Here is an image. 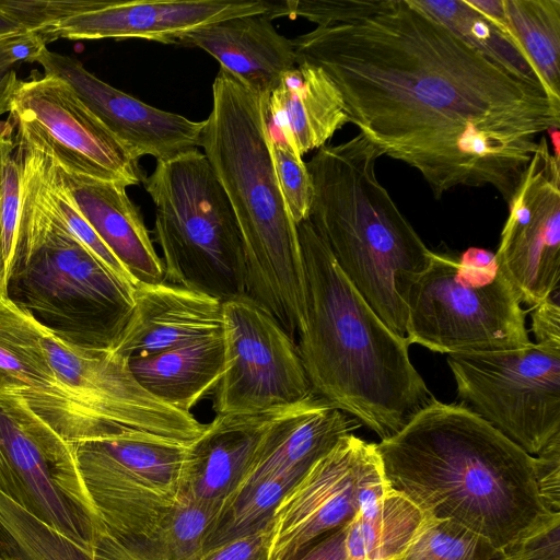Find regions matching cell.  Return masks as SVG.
I'll return each instance as SVG.
<instances>
[{"label": "cell", "instance_id": "ab89813d", "mask_svg": "<svg viewBox=\"0 0 560 560\" xmlns=\"http://www.w3.org/2000/svg\"><path fill=\"white\" fill-rule=\"evenodd\" d=\"M532 330L535 339L560 340V307L552 296L532 307Z\"/></svg>", "mask_w": 560, "mask_h": 560}, {"label": "cell", "instance_id": "7402d4cb", "mask_svg": "<svg viewBox=\"0 0 560 560\" xmlns=\"http://www.w3.org/2000/svg\"><path fill=\"white\" fill-rule=\"evenodd\" d=\"M179 45L199 47L254 93L269 97L296 63L291 39L266 14L243 15L187 33Z\"/></svg>", "mask_w": 560, "mask_h": 560}, {"label": "cell", "instance_id": "277c9868", "mask_svg": "<svg viewBox=\"0 0 560 560\" xmlns=\"http://www.w3.org/2000/svg\"><path fill=\"white\" fill-rule=\"evenodd\" d=\"M267 103L220 68L200 147L242 234L247 294L294 340L306 326L307 283L298 228L273 167Z\"/></svg>", "mask_w": 560, "mask_h": 560}, {"label": "cell", "instance_id": "d590c367", "mask_svg": "<svg viewBox=\"0 0 560 560\" xmlns=\"http://www.w3.org/2000/svg\"><path fill=\"white\" fill-rule=\"evenodd\" d=\"M46 47L37 33H24L0 40V116L10 113L11 103L22 81L14 69L20 62H34Z\"/></svg>", "mask_w": 560, "mask_h": 560}, {"label": "cell", "instance_id": "9a60e30c", "mask_svg": "<svg viewBox=\"0 0 560 560\" xmlns=\"http://www.w3.org/2000/svg\"><path fill=\"white\" fill-rule=\"evenodd\" d=\"M508 206L495 258L521 303L534 307L560 280V156L545 135Z\"/></svg>", "mask_w": 560, "mask_h": 560}, {"label": "cell", "instance_id": "4316f807", "mask_svg": "<svg viewBox=\"0 0 560 560\" xmlns=\"http://www.w3.org/2000/svg\"><path fill=\"white\" fill-rule=\"evenodd\" d=\"M423 518L421 510L390 488L376 504L348 523L346 560H393L407 547Z\"/></svg>", "mask_w": 560, "mask_h": 560}, {"label": "cell", "instance_id": "ffe728a7", "mask_svg": "<svg viewBox=\"0 0 560 560\" xmlns=\"http://www.w3.org/2000/svg\"><path fill=\"white\" fill-rule=\"evenodd\" d=\"M222 301L166 283H138L135 305L113 351L126 359L152 355L222 334Z\"/></svg>", "mask_w": 560, "mask_h": 560}, {"label": "cell", "instance_id": "ba28073f", "mask_svg": "<svg viewBox=\"0 0 560 560\" xmlns=\"http://www.w3.org/2000/svg\"><path fill=\"white\" fill-rule=\"evenodd\" d=\"M187 444L128 430L73 444L80 477L104 528L97 560H155L178 498Z\"/></svg>", "mask_w": 560, "mask_h": 560}, {"label": "cell", "instance_id": "30bf717a", "mask_svg": "<svg viewBox=\"0 0 560 560\" xmlns=\"http://www.w3.org/2000/svg\"><path fill=\"white\" fill-rule=\"evenodd\" d=\"M406 340L440 353L514 350L532 341L525 312L495 254L432 252L407 300Z\"/></svg>", "mask_w": 560, "mask_h": 560}, {"label": "cell", "instance_id": "83f0119b", "mask_svg": "<svg viewBox=\"0 0 560 560\" xmlns=\"http://www.w3.org/2000/svg\"><path fill=\"white\" fill-rule=\"evenodd\" d=\"M42 338L35 319L8 299L0 302V390L36 392L55 383Z\"/></svg>", "mask_w": 560, "mask_h": 560}, {"label": "cell", "instance_id": "44dd1931", "mask_svg": "<svg viewBox=\"0 0 560 560\" xmlns=\"http://www.w3.org/2000/svg\"><path fill=\"white\" fill-rule=\"evenodd\" d=\"M56 165L79 211L133 281L137 284L163 282V261L139 209L126 191L127 186L75 175Z\"/></svg>", "mask_w": 560, "mask_h": 560}, {"label": "cell", "instance_id": "e0dca14e", "mask_svg": "<svg viewBox=\"0 0 560 560\" xmlns=\"http://www.w3.org/2000/svg\"><path fill=\"white\" fill-rule=\"evenodd\" d=\"M44 75L65 81L84 106L136 158L167 160L200 147L205 120L165 112L107 84L75 58L44 47L35 61Z\"/></svg>", "mask_w": 560, "mask_h": 560}, {"label": "cell", "instance_id": "52a82bcc", "mask_svg": "<svg viewBox=\"0 0 560 560\" xmlns=\"http://www.w3.org/2000/svg\"><path fill=\"white\" fill-rule=\"evenodd\" d=\"M143 183L155 205L165 279L222 302L247 294L242 234L206 155L192 149L156 161Z\"/></svg>", "mask_w": 560, "mask_h": 560}, {"label": "cell", "instance_id": "1f68e13d", "mask_svg": "<svg viewBox=\"0 0 560 560\" xmlns=\"http://www.w3.org/2000/svg\"><path fill=\"white\" fill-rule=\"evenodd\" d=\"M393 560H506L503 549L448 518L423 513L415 535Z\"/></svg>", "mask_w": 560, "mask_h": 560}, {"label": "cell", "instance_id": "7a4b0ae2", "mask_svg": "<svg viewBox=\"0 0 560 560\" xmlns=\"http://www.w3.org/2000/svg\"><path fill=\"white\" fill-rule=\"evenodd\" d=\"M376 450L390 487L422 513L504 549L560 513L542 504L535 457L462 404L434 397Z\"/></svg>", "mask_w": 560, "mask_h": 560}, {"label": "cell", "instance_id": "8fae6325", "mask_svg": "<svg viewBox=\"0 0 560 560\" xmlns=\"http://www.w3.org/2000/svg\"><path fill=\"white\" fill-rule=\"evenodd\" d=\"M460 404L532 456L560 438V340L447 354Z\"/></svg>", "mask_w": 560, "mask_h": 560}, {"label": "cell", "instance_id": "9c48e42d", "mask_svg": "<svg viewBox=\"0 0 560 560\" xmlns=\"http://www.w3.org/2000/svg\"><path fill=\"white\" fill-rule=\"evenodd\" d=\"M42 340L55 383L43 390L9 393L66 442L136 430L188 444L205 430L206 424L191 412L179 411L148 393L132 375L128 359L113 350L74 348L44 328Z\"/></svg>", "mask_w": 560, "mask_h": 560}, {"label": "cell", "instance_id": "2e32d148", "mask_svg": "<svg viewBox=\"0 0 560 560\" xmlns=\"http://www.w3.org/2000/svg\"><path fill=\"white\" fill-rule=\"evenodd\" d=\"M375 443L343 436L282 497L272 522L269 560H291L347 525L359 510V481Z\"/></svg>", "mask_w": 560, "mask_h": 560}, {"label": "cell", "instance_id": "3957f363", "mask_svg": "<svg viewBox=\"0 0 560 560\" xmlns=\"http://www.w3.org/2000/svg\"><path fill=\"white\" fill-rule=\"evenodd\" d=\"M296 228L307 283L298 351L312 392L385 440L433 396L407 340L368 304L310 220Z\"/></svg>", "mask_w": 560, "mask_h": 560}, {"label": "cell", "instance_id": "484cf974", "mask_svg": "<svg viewBox=\"0 0 560 560\" xmlns=\"http://www.w3.org/2000/svg\"><path fill=\"white\" fill-rule=\"evenodd\" d=\"M526 57L539 84L560 101V0H466Z\"/></svg>", "mask_w": 560, "mask_h": 560}, {"label": "cell", "instance_id": "b9f144b4", "mask_svg": "<svg viewBox=\"0 0 560 560\" xmlns=\"http://www.w3.org/2000/svg\"><path fill=\"white\" fill-rule=\"evenodd\" d=\"M3 126L0 127V183H1V147L3 139ZM7 275L8 267L4 257L3 249V235H2V223H1V211H0V302L7 299Z\"/></svg>", "mask_w": 560, "mask_h": 560}, {"label": "cell", "instance_id": "74e56055", "mask_svg": "<svg viewBox=\"0 0 560 560\" xmlns=\"http://www.w3.org/2000/svg\"><path fill=\"white\" fill-rule=\"evenodd\" d=\"M534 457L539 498L547 510L560 513V438L551 441Z\"/></svg>", "mask_w": 560, "mask_h": 560}, {"label": "cell", "instance_id": "60d3db41", "mask_svg": "<svg viewBox=\"0 0 560 560\" xmlns=\"http://www.w3.org/2000/svg\"><path fill=\"white\" fill-rule=\"evenodd\" d=\"M347 525L322 537L291 560H346Z\"/></svg>", "mask_w": 560, "mask_h": 560}, {"label": "cell", "instance_id": "d6986e66", "mask_svg": "<svg viewBox=\"0 0 560 560\" xmlns=\"http://www.w3.org/2000/svg\"><path fill=\"white\" fill-rule=\"evenodd\" d=\"M281 410L217 415L186 446L178 497L218 514L244 481L265 432Z\"/></svg>", "mask_w": 560, "mask_h": 560}, {"label": "cell", "instance_id": "f35d334b", "mask_svg": "<svg viewBox=\"0 0 560 560\" xmlns=\"http://www.w3.org/2000/svg\"><path fill=\"white\" fill-rule=\"evenodd\" d=\"M272 524L205 551L197 560H269Z\"/></svg>", "mask_w": 560, "mask_h": 560}, {"label": "cell", "instance_id": "7c38bea8", "mask_svg": "<svg viewBox=\"0 0 560 560\" xmlns=\"http://www.w3.org/2000/svg\"><path fill=\"white\" fill-rule=\"evenodd\" d=\"M0 491L94 553L104 530L66 442L16 395L0 390Z\"/></svg>", "mask_w": 560, "mask_h": 560}, {"label": "cell", "instance_id": "836d02e7", "mask_svg": "<svg viewBox=\"0 0 560 560\" xmlns=\"http://www.w3.org/2000/svg\"><path fill=\"white\" fill-rule=\"evenodd\" d=\"M270 151L277 180L294 223L308 219L313 198L312 177L306 163L284 141L271 138Z\"/></svg>", "mask_w": 560, "mask_h": 560}, {"label": "cell", "instance_id": "5b68a950", "mask_svg": "<svg viewBox=\"0 0 560 560\" xmlns=\"http://www.w3.org/2000/svg\"><path fill=\"white\" fill-rule=\"evenodd\" d=\"M380 156L361 132L319 148L306 163L313 184L308 220L368 304L405 338L408 291L432 250L378 182Z\"/></svg>", "mask_w": 560, "mask_h": 560}, {"label": "cell", "instance_id": "ac0fdd59", "mask_svg": "<svg viewBox=\"0 0 560 560\" xmlns=\"http://www.w3.org/2000/svg\"><path fill=\"white\" fill-rule=\"evenodd\" d=\"M264 0H100L86 12L68 18L39 34L45 43L59 38H143L177 44L189 32L222 20L267 14Z\"/></svg>", "mask_w": 560, "mask_h": 560}, {"label": "cell", "instance_id": "4fadbf2b", "mask_svg": "<svg viewBox=\"0 0 560 560\" xmlns=\"http://www.w3.org/2000/svg\"><path fill=\"white\" fill-rule=\"evenodd\" d=\"M224 370L214 388L217 415H259L313 396L298 346L248 294L222 302Z\"/></svg>", "mask_w": 560, "mask_h": 560}, {"label": "cell", "instance_id": "f1b7e54d", "mask_svg": "<svg viewBox=\"0 0 560 560\" xmlns=\"http://www.w3.org/2000/svg\"><path fill=\"white\" fill-rule=\"evenodd\" d=\"M304 475L282 474L240 487L212 520L203 552L271 525L282 497Z\"/></svg>", "mask_w": 560, "mask_h": 560}, {"label": "cell", "instance_id": "f546056e", "mask_svg": "<svg viewBox=\"0 0 560 560\" xmlns=\"http://www.w3.org/2000/svg\"><path fill=\"white\" fill-rule=\"evenodd\" d=\"M0 560H97L0 491Z\"/></svg>", "mask_w": 560, "mask_h": 560}, {"label": "cell", "instance_id": "7bdbcfd3", "mask_svg": "<svg viewBox=\"0 0 560 560\" xmlns=\"http://www.w3.org/2000/svg\"><path fill=\"white\" fill-rule=\"evenodd\" d=\"M27 33L19 23L0 11V40Z\"/></svg>", "mask_w": 560, "mask_h": 560}, {"label": "cell", "instance_id": "603a6c76", "mask_svg": "<svg viewBox=\"0 0 560 560\" xmlns=\"http://www.w3.org/2000/svg\"><path fill=\"white\" fill-rule=\"evenodd\" d=\"M359 421L316 396L281 410L265 432L242 486L282 475H304Z\"/></svg>", "mask_w": 560, "mask_h": 560}, {"label": "cell", "instance_id": "8992f818", "mask_svg": "<svg viewBox=\"0 0 560 560\" xmlns=\"http://www.w3.org/2000/svg\"><path fill=\"white\" fill-rule=\"evenodd\" d=\"M21 207L7 299L59 341L113 350L135 305V288L86 248L45 202L36 152L18 147Z\"/></svg>", "mask_w": 560, "mask_h": 560}, {"label": "cell", "instance_id": "5bb4252c", "mask_svg": "<svg viewBox=\"0 0 560 560\" xmlns=\"http://www.w3.org/2000/svg\"><path fill=\"white\" fill-rule=\"evenodd\" d=\"M9 121L15 145L44 153L66 172L127 187L142 180L139 160L60 79L22 81Z\"/></svg>", "mask_w": 560, "mask_h": 560}, {"label": "cell", "instance_id": "d6a6232c", "mask_svg": "<svg viewBox=\"0 0 560 560\" xmlns=\"http://www.w3.org/2000/svg\"><path fill=\"white\" fill-rule=\"evenodd\" d=\"M217 515L210 508L178 497L162 527L155 560H197L203 553L208 528Z\"/></svg>", "mask_w": 560, "mask_h": 560}, {"label": "cell", "instance_id": "cb8c5ba5", "mask_svg": "<svg viewBox=\"0 0 560 560\" xmlns=\"http://www.w3.org/2000/svg\"><path fill=\"white\" fill-rule=\"evenodd\" d=\"M268 116L299 155L319 149L350 122L343 100L318 66L298 61L268 97Z\"/></svg>", "mask_w": 560, "mask_h": 560}, {"label": "cell", "instance_id": "6da1fadb", "mask_svg": "<svg viewBox=\"0 0 560 560\" xmlns=\"http://www.w3.org/2000/svg\"><path fill=\"white\" fill-rule=\"evenodd\" d=\"M291 42L296 62L328 74L380 155L417 170L436 199L490 186L509 205L539 138L560 127V101L412 0H377L353 21Z\"/></svg>", "mask_w": 560, "mask_h": 560}, {"label": "cell", "instance_id": "d4e9b609", "mask_svg": "<svg viewBox=\"0 0 560 560\" xmlns=\"http://www.w3.org/2000/svg\"><path fill=\"white\" fill-rule=\"evenodd\" d=\"M128 364L148 393L190 413L217 387L223 374V336L212 335L152 355L131 358Z\"/></svg>", "mask_w": 560, "mask_h": 560}, {"label": "cell", "instance_id": "8d00e7d4", "mask_svg": "<svg viewBox=\"0 0 560 560\" xmlns=\"http://www.w3.org/2000/svg\"><path fill=\"white\" fill-rule=\"evenodd\" d=\"M503 551L506 560H560V515Z\"/></svg>", "mask_w": 560, "mask_h": 560}, {"label": "cell", "instance_id": "e575fe53", "mask_svg": "<svg viewBox=\"0 0 560 560\" xmlns=\"http://www.w3.org/2000/svg\"><path fill=\"white\" fill-rule=\"evenodd\" d=\"M100 0H0V11L27 33H39L68 18L90 11Z\"/></svg>", "mask_w": 560, "mask_h": 560}, {"label": "cell", "instance_id": "4dcf8cb0", "mask_svg": "<svg viewBox=\"0 0 560 560\" xmlns=\"http://www.w3.org/2000/svg\"><path fill=\"white\" fill-rule=\"evenodd\" d=\"M412 1L508 71L539 83L528 60L520 49L466 0Z\"/></svg>", "mask_w": 560, "mask_h": 560}]
</instances>
